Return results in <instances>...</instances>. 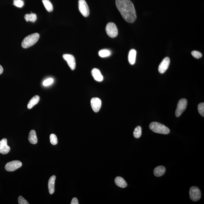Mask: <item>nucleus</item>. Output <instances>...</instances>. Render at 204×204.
<instances>
[{
	"instance_id": "c85d7f7f",
	"label": "nucleus",
	"mask_w": 204,
	"mask_h": 204,
	"mask_svg": "<svg viewBox=\"0 0 204 204\" xmlns=\"http://www.w3.org/2000/svg\"><path fill=\"white\" fill-rule=\"evenodd\" d=\"M18 203L19 204H28V202L24 198L21 196H20L18 198Z\"/></svg>"
},
{
	"instance_id": "2eb2a0df",
	"label": "nucleus",
	"mask_w": 204,
	"mask_h": 204,
	"mask_svg": "<svg viewBox=\"0 0 204 204\" xmlns=\"http://www.w3.org/2000/svg\"><path fill=\"white\" fill-rule=\"evenodd\" d=\"M166 172L165 167L163 166H159L155 168L153 173L156 177H159L164 175Z\"/></svg>"
},
{
	"instance_id": "ddd939ff",
	"label": "nucleus",
	"mask_w": 204,
	"mask_h": 204,
	"mask_svg": "<svg viewBox=\"0 0 204 204\" xmlns=\"http://www.w3.org/2000/svg\"><path fill=\"white\" fill-rule=\"evenodd\" d=\"M91 74L95 80L98 82H101L103 80V77L102 75L100 70L96 69H93L91 71Z\"/></svg>"
},
{
	"instance_id": "7ed1b4c3",
	"label": "nucleus",
	"mask_w": 204,
	"mask_h": 204,
	"mask_svg": "<svg viewBox=\"0 0 204 204\" xmlns=\"http://www.w3.org/2000/svg\"><path fill=\"white\" fill-rule=\"evenodd\" d=\"M149 128L153 132L156 133L168 134L170 131L168 127L160 123L153 122L149 125Z\"/></svg>"
},
{
	"instance_id": "9b49d317",
	"label": "nucleus",
	"mask_w": 204,
	"mask_h": 204,
	"mask_svg": "<svg viewBox=\"0 0 204 204\" xmlns=\"http://www.w3.org/2000/svg\"><path fill=\"white\" fill-rule=\"evenodd\" d=\"M102 101L99 98H92L91 100V108L95 112H98L100 110L102 107Z\"/></svg>"
},
{
	"instance_id": "aec40b11",
	"label": "nucleus",
	"mask_w": 204,
	"mask_h": 204,
	"mask_svg": "<svg viewBox=\"0 0 204 204\" xmlns=\"http://www.w3.org/2000/svg\"><path fill=\"white\" fill-rule=\"evenodd\" d=\"M24 18L27 22L31 21L34 23L37 20V16L34 13L27 14L25 15Z\"/></svg>"
},
{
	"instance_id": "bb28decb",
	"label": "nucleus",
	"mask_w": 204,
	"mask_h": 204,
	"mask_svg": "<svg viewBox=\"0 0 204 204\" xmlns=\"http://www.w3.org/2000/svg\"><path fill=\"white\" fill-rule=\"evenodd\" d=\"M191 54L194 57L196 58V59H200L202 57V54L201 52L197 51L194 50L191 52Z\"/></svg>"
},
{
	"instance_id": "9d476101",
	"label": "nucleus",
	"mask_w": 204,
	"mask_h": 204,
	"mask_svg": "<svg viewBox=\"0 0 204 204\" xmlns=\"http://www.w3.org/2000/svg\"><path fill=\"white\" fill-rule=\"evenodd\" d=\"M63 58L67 62L68 65L72 70H73L76 68V61L75 58L72 55L64 54Z\"/></svg>"
},
{
	"instance_id": "f3484780",
	"label": "nucleus",
	"mask_w": 204,
	"mask_h": 204,
	"mask_svg": "<svg viewBox=\"0 0 204 204\" xmlns=\"http://www.w3.org/2000/svg\"><path fill=\"white\" fill-rule=\"evenodd\" d=\"M115 184L120 188H125L127 187V184L126 181L123 178L120 177H117L115 180Z\"/></svg>"
},
{
	"instance_id": "1a4fd4ad",
	"label": "nucleus",
	"mask_w": 204,
	"mask_h": 204,
	"mask_svg": "<svg viewBox=\"0 0 204 204\" xmlns=\"http://www.w3.org/2000/svg\"><path fill=\"white\" fill-rule=\"evenodd\" d=\"M170 64V58L168 57L164 58L159 66V72L160 73H164L168 69Z\"/></svg>"
},
{
	"instance_id": "6e6552de",
	"label": "nucleus",
	"mask_w": 204,
	"mask_h": 204,
	"mask_svg": "<svg viewBox=\"0 0 204 204\" xmlns=\"http://www.w3.org/2000/svg\"><path fill=\"white\" fill-rule=\"evenodd\" d=\"M22 166V163L20 161L15 160L7 163L5 166L7 171L13 172L20 168Z\"/></svg>"
},
{
	"instance_id": "5701e85b",
	"label": "nucleus",
	"mask_w": 204,
	"mask_h": 204,
	"mask_svg": "<svg viewBox=\"0 0 204 204\" xmlns=\"http://www.w3.org/2000/svg\"><path fill=\"white\" fill-rule=\"evenodd\" d=\"M111 54V52L108 50H102L99 52V56L102 58L107 57L110 56Z\"/></svg>"
},
{
	"instance_id": "a878e982",
	"label": "nucleus",
	"mask_w": 204,
	"mask_h": 204,
	"mask_svg": "<svg viewBox=\"0 0 204 204\" xmlns=\"http://www.w3.org/2000/svg\"><path fill=\"white\" fill-rule=\"evenodd\" d=\"M13 4L17 7L22 8L24 5V2L23 0H14Z\"/></svg>"
},
{
	"instance_id": "a211bd4d",
	"label": "nucleus",
	"mask_w": 204,
	"mask_h": 204,
	"mask_svg": "<svg viewBox=\"0 0 204 204\" xmlns=\"http://www.w3.org/2000/svg\"><path fill=\"white\" fill-rule=\"evenodd\" d=\"M137 51L135 49H132L129 52L128 56V60L131 65H134L135 64L136 61Z\"/></svg>"
},
{
	"instance_id": "423d86ee",
	"label": "nucleus",
	"mask_w": 204,
	"mask_h": 204,
	"mask_svg": "<svg viewBox=\"0 0 204 204\" xmlns=\"http://www.w3.org/2000/svg\"><path fill=\"white\" fill-rule=\"evenodd\" d=\"M78 7L79 10L84 16L87 17L89 16L90 14L89 7L85 0H79Z\"/></svg>"
},
{
	"instance_id": "4468645a",
	"label": "nucleus",
	"mask_w": 204,
	"mask_h": 204,
	"mask_svg": "<svg viewBox=\"0 0 204 204\" xmlns=\"http://www.w3.org/2000/svg\"><path fill=\"white\" fill-rule=\"evenodd\" d=\"M56 176L53 175L49 180L48 182V188L49 192L50 194H52L55 192V181Z\"/></svg>"
},
{
	"instance_id": "f8f14e48",
	"label": "nucleus",
	"mask_w": 204,
	"mask_h": 204,
	"mask_svg": "<svg viewBox=\"0 0 204 204\" xmlns=\"http://www.w3.org/2000/svg\"><path fill=\"white\" fill-rule=\"evenodd\" d=\"M10 150V147L7 145V140L6 138H3L0 141V153L6 154Z\"/></svg>"
},
{
	"instance_id": "412c9836",
	"label": "nucleus",
	"mask_w": 204,
	"mask_h": 204,
	"mask_svg": "<svg viewBox=\"0 0 204 204\" xmlns=\"http://www.w3.org/2000/svg\"><path fill=\"white\" fill-rule=\"evenodd\" d=\"M42 2L44 7L48 12H52L53 10V5L49 0H42Z\"/></svg>"
},
{
	"instance_id": "cd10ccee",
	"label": "nucleus",
	"mask_w": 204,
	"mask_h": 204,
	"mask_svg": "<svg viewBox=\"0 0 204 204\" xmlns=\"http://www.w3.org/2000/svg\"><path fill=\"white\" fill-rule=\"evenodd\" d=\"M54 80L53 79L50 78L47 79V80L44 81L43 83V84L45 86H48L52 84L53 83Z\"/></svg>"
},
{
	"instance_id": "393cba45",
	"label": "nucleus",
	"mask_w": 204,
	"mask_h": 204,
	"mask_svg": "<svg viewBox=\"0 0 204 204\" xmlns=\"http://www.w3.org/2000/svg\"><path fill=\"white\" fill-rule=\"evenodd\" d=\"M198 109L199 113L202 116H204V103L203 102L200 103L198 106Z\"/></svg>"
},
{
	"instance_id": "dca6fc26",
	"label": "nucleus",
	"mask_w": 204,
	"mask_h": 204,
	"mask_svg": "<svg viewBox=\"0 0 204 204\" xmlns=\"http://www.w3.org/2000/svg\"><path fill=\"white\" fill-rule=\"evenodd\" d=\"M28 140L32 144L35 145L38 142V138L35 131L32 130L30 132Z\"/></svg>"
},
{
	"instance_id": "39448f33",
	"label": "nucleus",
	"mask_w": 204,
	"mask_h": 204,
	"mask_svg": "<svg viewBox=\"0 0 204 204\" xmlns=\"http://www.w3.org/2000/svg\"><path fill=\"white\" fill-rule=\"evenodd\" d=\"M106 30L107 35L110 37L114 38L117 36L118 30L115 23H109L106 27Z\"/></svg>"
},
{
	"instance_id": "f03ea898",
	"label": "nucleus",
	"mask_w": 204,
	"mask_h": 204,
	"mask_svg": "<svg viewBox=\"0 0 204 204\" xmlns=\"http://www.w3.org/2000/svg\"><path fill=\"white\" fill-rule=\"evenodd\" d=\"M39 36V34L38 33H34L27 36L22 41V47L23 48H27L32 46L37 42Z\"/></svg>"
},
{
	"instance_id": "4be33fe9",
	"label": "nucleus",
	"mask_w": 204,
	"mask_h": 204,
	"mask_svg": "<svg viewBox=\"0 0 204 204\" xmlns=\"http://www.w3.org/2000/svg\"><path fill=\"white\" fill-rule=\"evenodd\" d=\"M142 134L141 127L140 126H137L134 130V137L136 138H138L141 137Z\"/></svg>"
},
{
	"instance_id": "7c9ffc66",
	"label": "nucleus",
	"mask_w": 204,
	"mask_h": 204,
	"mask_svg": "<svg viewBox=\"0 0 204 204\" xmlns=\"http://www.w3.org/2000/svg\"><path fill=\"white\" fill-rule=\"evenodd\" d=\"M3 70H3V68L2 66L0 65V75H1V74L2 73Z\"/></svg>"
},
{
	"instance_id": "b1692460",
	"label": "nucleus",
	"mask_w": 204,
	"mask_h": 204,
	"mask_svg": "<svg viewBox=\"0 0 204 204\" xmlns=\"http://www.w3.org/2000/svg\"><path fill=\"white\" fill-rule=\"evenodd\" d=\"M50 143L52 145H55L57 144L58 139L56 136L55 134H51L50 136Z\"/></svg>"
},
{
	"instance_id": "6ab92c4d",
	"label": "nucleus",
	"mask_w": 204,
	"mask_h": 204,
	"mask_svg": "<svg viewBox=\"0 0 204 204\" xmlns=\"http://www.w3.org/2000/svg\"><path fill=\"white\" fill-rule=\"evenodd\" d=\"M39 100H40V97L39 96H34L28 102L27 108L28 109H32L35 105H36L38 103Z\"/></svg>"
},
{
	"instance_id": "f257e3e1",
	"label": "nucleus",
	"mask_w": 204,
	"mask_h": 204,
	"mask_svg": "<svg viewBox=\"0 0 204 204\" xmlns=\"http://www.w3.org/2000/svg\"><path fill=\"white\" fill-rule=\"evenodd\" d=\"M117 8L122 16L129 23H134L137 19L135 7L130 0H116Z\"/></svg>"
},
{
	"instance_id": "20e7f679",
	"label": "nucleus",
	"mask_w": 204,
	"mask_h": 204,
	"mask_svg": "<svg viewBox=\"0 0 204 204\" xmlns=\"http://www.w3.org/2000/svg\"><path fill=\"white\" fill-rule=\"evenodd\" d=\"M188 101L187 99L185 98H182L180 99L178 102L177 106L175 111V115L177 117L181 116L182 113L185 110L187 107Z\"/></svg>"
},
{
	"instance_id": "c756f323",
	"label": "nucleus",
	"mask_w": 204,
	"mask_h": 204,
	"mask_svg": "<svg viewBox=\"0 0 204 204\" xmlns=\"http://www.w3.org/2000/svg\"><path fill=\"white\" fill-rule=\"evenodd\" d=\"M71 204H79V202L77 198L75 197L73 199L72 202L71 203Z\"/></svg>"
},
{
	"instance_id": "0eeeda50",
	"label": "nucleus",
	"mask_w": 204,
	"mask_h": 204,
	"mask_svg": "<svg viewBox=\"0 0 204 204\" xmlns=\"http://www.w3.org/2000/svg\"><path fill=\"white\" fill-rule=\"evenodd\" d=\"M190 197L191 200L194 202L199 200L201 197L200 191L198 188L195 186H192L190 189Z\"/></svg>"
}]
</instances>
